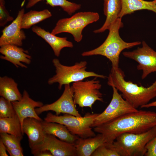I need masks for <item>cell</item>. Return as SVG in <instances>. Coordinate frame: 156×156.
I'll return each instance as SVG.
<instances>
[{
	"mask_svg": "<svg viewBox=\"0 0 156 156\" xmlns=\"http://www.w3.org/2000/svg\"><path fill=\"white\" fill-rule=\"evenodd\" d=\"M155 126L156 112L138 110L94 127V131L102 134L106 142L113 143L122 133H141Z\"/></svg>",
	"mask_w": 156,
	"mask_h": 156,
	"instance_id": "obj_1",
	"label": "cell"
},
{
	"mask_svg": "<svg viewBox=\"0 0 156 156\" xmlns=\"http://www.w3.org/2000/svg\"><path fill=\"white\" fill-rule=\"evenodd\" d=\"M125 77L124 72L120 68H112L107 78V84L120 92L122 97L134 108H141L156 97V80L150 86L145 87L126 81Z\"/></svg>",
	"mask_w": 156,
	"mask_h": 156,
	"instance_id": "obj_2",
	"label": "cell"
},
{
	"mask_svg": "<svg viewBox=\"0 0 156 156\" xmlns=\"http://www.w3.org/2000/svg\"><path fill=\"white\" fill-rule=\"evenodd\" d=\"M122 18H118L111 25L109 33L104 42L98 47L91 50L83 52V56L99 55L104 56L111 62L112 68H119V56L124 49L131 48L141 44L140 41L128 42L124 41L119 34L120 29L123 27Z\"/></svg>",
	"mask_w": 156,
	"mask_h": 156,
	"instance_id": "obj_3",
	"label": "cell"
},
{
	"mask_svg": "<svg viewBox=\"0 0 156 156\" xmlns=\"http://www.w3.org/2000/svg\"><path fill=\"white\" fill-rule=\"evenodd\" d=\"M156 136V126L141 133H122L113 144L120 156H145L146 145Z\"/></svg>",
	"mask_w": 156,
	"mask_h": 156,
	"instance_id": "obj_4",
	"label": "cell"
},
{
	"mask_svg": "<svg viewBox=\"0 0 156 156\" xmlns=\"http://www.w3.org/2000/svg\"><path fill=\"white\" fill-rule=\"evenodd\" d=\"M52 62L55 68L56 74L48 80V83L51 85L58 83V88L60 90L63 85L82 81L90 77L105 79L106 76L86 70L87 63L86 61L77 62L73 65L68 66L61 64L57 58H54Z\"/></svg>",
	"mask_w": 156,
	"mask_h": 156,
	"instance_id": "obj_5",
	"label": "cell"
},
{
	"mask_svg": "<svg viewBox=\"0 0 156 156\" xmlns=\"http://www.w3.org/2000/svg\"><path fill=\"white\" fill-rule=\"evenodd\" d=\"M99 114L87 113L83 117H77L68 114H64L62 116L56 115L49 112L44 118V120L62 124L73 135L85 138L96 135L92 129V125Z\"/></svg>",
	"mask_w": 156,
	"mask_h": 156,
	"instance_id": "obj_6",
	"label": "cell"
},
{
	"mask_svg": "<svg viewBox=\"0 0 156 156\" xmlns=\"http://www.w3.org/2000/svg\"><path fill=\"white\" fill-rule=\"evenodd\" d=\"M99 14L92 12H80L75 14L69 18L59 20L52 30L51 33L56 35L67 33L72 35L76 42L82 40V31L88 25L98 21Z\"/></svg>",
	"mask_w": 156,
	"mask_h": 156,
	"instance_id": "obj_7",
	"label": "cell"
},
{
	"mask_svg": "<svg viewBox=\"0 0 156 156\" xmlns=\"http://www.w3.org/2000/svg\"><path fill=\"white\" fill-rule=\"evenodd\" d=\"M97 78L73 83L71 86L75 104L82 108L88 107L92 109L96 101L103 102V94L99 91L102 86Z\"/></svg>",
	"mask_w": 156,
	"mask_h": 156,
	"instance_id": "obj_8",
	"label": "cell"
},
{
	"mask_svg": "<svg viewBox=\"0 0 156 156\" xmlns=\"http://www.w3.org/2000/svg\"><path fill=\"white\" fill-rule=\"evenodd\" d=\"M112 87L113 91L112 100L105 110L101 113H99L95 118L92 127L105 123L126 114L138 110L125 100L115 87Z\"/></svg>",
	"mask_w": 156,
	"mask_h": 156,
	"instance_id": "obj_9",
	"label": "cell"
},
{
	"mask_svg": "<svg viewBox=\"0 0 156 156\" xmlns=\"http://www.w3.org/2000/svg\"><path fill=\"white\" fill-rule=\"evenodd\" d=\"M142 47L131 51L123 52V55L135 60L138 64L137 69L142 70V79H144L151 73L156 72V51L150 47L144 41Z\"/></svg>",
	"mask_w": 156,
	"mask_h": 156,
	"instance_id": "obj_10",
	"label": "cell"
},
{
	"mask_svg": "<svg viewBox=\"0 0 156 156\" xmlns=\"http://www.w3.org/2000/svg\"><path fill=\"white\" fill-rule=\"evenodd\" d=\"M73 98V92L70 84L64 85V89L61 96L53 103L36 108L37 114L39 115L48 111L55 112V115L68 114L77 117L81 116L76 107Z\"/></svg>",
	"mask_w": 156,
	"mask_h": 156,
	"instance_id": "obj_11",
	"label": "cell"
},
{
	"mask_svg": "<svg viewBox=\"0 0 156 156\" xmlns=\"http://www.w3.org/2000/svg\"><path fill=\"white\" fill-rule=\"evenodd\" d=\"M48 151L53 156H76L74 144L58 139L54 136L46 134L43 141L31 149L33 155L37 152Z\"/></svg>",
	"mask_w": 156,
	"mask_h": 156,
	"instance_id": "obj_12",
	"label": "cell"
},
{
	"mask_svg": "<svg viewBox=\"0 0 156 156\" xmlns=\"http://www.w3.org/2000/svg\"><path fill=\"white\" fill-rule=\"evenodd\" d=\"M24 13L25 9L22 8L19 11L16 18L2 30L0 37V47L7 44L18 47L22 45L23 41L26 38L21 28L22 19Z\"/></svg>",
	"mask_w": 156,
	"mask_h": 156,
	"instance_id": "obj_13",
	"label": "cell"
},
{
	"mask_svg": "<svg viewBox=\"0 0 156 156\" xmlns=\"http://www.w3.org/2000/svg\"><path fill=\"white\" fill-rule=\"evenodd\" d=\"M12 103L21 122L22 129L23 121L27 118H34L42 121L37 114L35 109L43 106V103L32 99L26 90H24L21 100Z\"/></svg>",
	"mask_w": 156,
	"mask_h": 156,
	"instance_id": "obj_14",
	"label": "cell"
},
{
	"mask_svg": "<svg viewBox=\"0 0 156 156\" xmlns=\"http://www.w3.org/2000/svg\"><path fill=\"white\" fill-rule=\"evenodd\" d=\"M0 47V53L2 55H0L1 59L10 62L17 68H27L22 62L27 64H30L31 57L29 54L28 51L20 47L10 44Z\"/></svg>",
	"mask_w": 156,
	"mask_h": 156,
	"instance_id": "obj_15",
	"label": "cell"
},
{
	"mask_svg": "<svg viewBox=\"0 0 156 156\" xmlns=\"http://www.w3.org/2000/svg\"><path fill=\"white\" fill-rule=\"evenodd\" d=\"M42 121L29 117L26 118L23 121L22 131L23 134L25 133L27 136L31 149L41 143L45 137L46 134L43 129Z\"/></svg>",
	"mask_w": 156,
	"mask_h": 156,
	"instance_id": "obj_16",
	"label": "cell"
},
{
	"mask_svg": "<svg viewBox=\"0 0 156 156\" xmlns=\"http://www.w3.org/2000/svg\"><path fill=\"white\" fill-rule=\"evenodd\" d=\"M33 32L44 39L51 47L54 55L59 56L61 51L65 47L72 48L73 47L72 42L68 41L66 37L57 36L47 31L40 27L34 26L32 28Z\"/></svg>",
	"mask_w": 156,
	"mask_h": 156,
	"instance_id": "obj_17",
	"label": "cell"
},
{
	"mask_svg": "<svg viewBox=\"0 0 156 156\" xmlns=\"http://www.w3.org/2000/svg\"><path fill=\"white\" fill-rule=\"evenodd\" d=\"M105 142L103 135L101 133L92 137H79L74 144L77 156H91L96 149Z\"/></svg>",
	"mask_w": 156,
	"mask_h": 156,
	"instance_id": "obj_18",
	"label": "cell"
},
{
	"mask_svg": "<svg viewBox=\"0 0 156 156\" xmlns=\"http://www.w3.org/2000/svg\"><path fill=\"white\" fill-rule=\"evenodd\" d=\"M103 0V12L106 18L101 27L93 31L95 34L103 33L108 30L111 24L118 18L121 10V0Z\"/></svg>",
	"mask_w": 156,
	"mask_h": 156,
	"instance_id": "obj_19",
	"label": "cell"
},
{
	"mask_svg": "<svg viewBox=\"0 0 156 156\" xmlns=\"http://www.w3.org/2000/svg\"><path fill=\"white\" fill-rule=\"evenodd\" d=\"M42 124L45 134L54 136L63 141L74 144L79 138L71 133L67 127L62 124L44 120L42 121Z\"/></svg>",
	"mask_w": 156,
	"mask_h": 156,
	"instance_id": "obj_20",
	"label": "cell"
},
{
	"mask_svg": "<svg viewBox=\"0 0 156 156\" xmlns=\"http://www.w3.org/2000/svg\"><path fill=\"white\" fill-rule=\"evenodd\" d=\"M122 8L118 18L130 14L136 11L146 10L156 14V1L144 0H121Z\"/></svg>",
	"mask_w": 156,
	"mask_h": 156,
	"instance_id": "obj_21",
	"label": "cell"
},
{
	"mask_svg": "<svg viewBox=\"0 0 156 156\" xmlns=\"http://www.w3.org/2000/svg\"><path fill=\"white\" fill-rule=\"evenodd\" d=\"M0 96L11 102L19 101L22 97L18 84L13 79L6 76L0 77Z\"/></svg>",
	"mask_w": 156,
	"mask_h": 156,
	"instance_id": "obj_22",
	"label": "cell"
},
{
	"mask_svg": "<svg viewBox=\"0 0 156 156\" xmlns=\"http://www.w3.org/2000/svg\"><path fill=\"white\" fill-rule=\"evenodd\" d=\"M51 12L45 9L41 11L31 10L24 13L21 21L22 29H27L32 26L52 16Z\"/></svg>",
	"mask_w": 156,
	"mask_h": 156,
	"instance_id": "obj_23",
	"label": "cell"
},
{
	"mask_svg": "<svg viewBox=\"0 0 156 156\" xmlns=\"http://www.w3.org/2000/svg\"><path fill=\"white\" fill-rule=\"evenodd\" d=\"M0 133H6L23 137L24 134L21 122L16 114L14 117L0 118Z\"/></svg>",
	"mask_w": 156,
	"mask_h": 156,
	"instance_id": "obj_24",
	"label": "cell"
},
{
	"mask_svg": "<svg viewBox=\"0 0 156 156\" xmlns=\"http://www.w3.org/2000/svg\"><path fill=\"white\" fill-rule=\"evenodd\" d=\"M42 1H46V3L54 7L59 6L69 15H71L81 7L80 4L71 2L67 0H29L26 5V8H30L38 2Z\"/></svg>",
	"mask_w": 156,
	"mask_h": 156,
	"instance_id": "obj_25",
	"label": "cell"
},
{
	"mask_svg": "<svg viewBox=\"0 0 156 156\" xmlns=\"http://www.w3.org/2000/svg\"><path fill=\"white\" fill-rule=\"evenodd\" d=\"M16 114L12 102L1 97L0 98V118L11 117Z\"/></svg>",
	"mask_w": 156,
	"mask_h": 156,
	"instance_id": "obj_26",
	"label": "cell"
},
{
	"mask_svg": "<svg viewBox=\"0 0 156 156\" xmlns=\"http://www.w3.org/2000/svg\"><path fill=\"white\" fill-rule=\"evenodd\" d=\"M92 156H120L113 143L105 142L93 153Z\"/></svg>",
	"mask_w": 156,
	"mask_h": 156,
	"instance_id": "obj_27",
	"label": "cell"
},
{
	"mask_svg": "<svg viewBox=\"0 0 156 156\" xmlns=\"http://www.w3.org/2000/svg\"><path fill=\"white\" fill-rule=\"evenodd\" d=\"M0 139L7 148H22L21 141L23 137L6 133H0Z\"/></svg>",
	"mask_w": 156,
	"mask_h": 156,
	"instance_id": "obj_28",
	"label": "cell"
},
{
	"mask_svg": "<svg viewBox=\"0 0 156 156\" xmlns=\"http://www.w3.org/2000/svg\"><path fill=\"white\" fill-rule=\"evenodd\" d=\"M5 0H0V26L4 27L8 22L14 20L5 6Z\"/></svg>",
	"mask_w": 156,
	"mask_h": 156,
	"instance_id": "obj_29",
	"label": "cell"
},
{
	"mask_svg": "<svg viewBox=\"0 0 156 156\" xmlns=\"http://www.w3.org/2000/svg\"><path fill=\"white\" fill-rule=\"evenodd\" d=\"M145 156H156V136L150 141L146 146Z\"/></svg>",
	"mask_w": 156,
	"mask_h": 156,
	"instance_id": "obj_30",
	"label": "cell"
},
{
	"mask_svg": "<svg viewBox=\"0 0 156 156\" xmlns=\"http://www.w3.org/2000/svg\"><path fill=\"white\" fill-rule=\"evenodd\" d=\"M6 148L7 151L11 156H24L22 147L14 148H9L6 147Z\"/></svg>",
	"mask_w": 156,
	"mask_h": 156,
	"instance_id": "obj_31",
	"label": "cell"
},
{
	"mask_svg": "<svg viewBox=\"0 0 156 156\" xmlns=\"http://www.w3.org/2000/svg\"><path fill=\"white\" fill-rule=\"evenodd\" d=\"M7 148L6 146L3 143L2 140L0 139V156H8L7 153Z\"/></svg>",
	"mask_w": 156,
	"mask_h": 156,
	"instance_id": "obj_32",
	"label": "cell"
},
{
	"mask_svg": "<svg viewBox=\"0 0 156 156\" xmlns=\"http://www.w3.org/2000/svg\"><path fill=\"white\" fill-rule=\"evenodd\" d=\"M33 155L35 156H53L51 153L49 151H40L34 154Z\"/></svg>",
	"mask_w": 156,
	"mask_h": 156,
	"instance_id": "obj_33",
	"label": "cell"
},
{
	"mask_svg": "<svg viewBox=\"0 0 156 156\" xmlns=\"http://www.w3.org/2000/svg\"><path fill=\"white\" fill-rule=\"evenodd\" d=\"M153 107H156V101L151 103H148L147 104L141 107V108H148Z\"/></svg>",
	"mask_w": 156,
	"mask_h": 156,
	"instance_id": "obj_34",
	"label": "cell"
},
{
	"mask_svg": "<svg viewBox=\"0 0 156 156\" xmlns=\"http://www.w3.org/2000/svg\"><path fill=\"white\" fill-rule=\"evenodd\" d=\"M154 0V1H156V0Z\"/></svg>",
	"mask_w": 156,
	"mask_h": 156,
	"instance_id": "obj_35",
	"label": "cell"
}]
</instances>
